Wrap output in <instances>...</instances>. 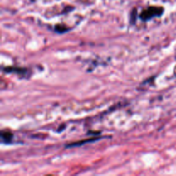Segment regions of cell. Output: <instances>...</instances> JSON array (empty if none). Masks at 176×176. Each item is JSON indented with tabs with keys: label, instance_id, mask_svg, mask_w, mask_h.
Returning a JSON list of instances; mask_svg holds the SVG:
<instances>
[{
	"label": "cell",
	"instance_id": "cell-3",
	"mask_svg": "<svg viewBox=\"0 0 176 176\" xmlns=\"http://www.w3.org/2000/svg\"><path fill=\"white\" fill-rule=\"evenodd\" d=\"M13 134L7 131H3L1 132V140L3 143H10L12 141Z\"/></svg>",
	"mask_w": 176,
	"mask_h": 176
},
{
	"label": "cell",
	"instance_id": "cell-1",
	"mask_svg": "<svg viewBox=\"0 0 176 176\" xmlns=\"http://www.w3.org/2000/svg\"><path fill=\"white\" fill-rule=\"evenodd\" d=\"M163 13L162 7H149L143 11L140 15V18L143 21H148L155 17H160Z\"/></svg>",
	"mask_w": 176,
	"mask_h": 176
},
{
	"label": "cell",
	"instance_id": "cell-2",
	"mask_svg": "<svg viewBox=\"0 0 176 176\" xmlns=\"http://www.w3.org/2000/svg\"><path fill=\"white\" fill-rule=\"evenodd\" d=\"M100 138H89V139H86V140H83V141H79V142H76V143H72L71 144L66 145V148L68 147H76V146H81V145L85 144L87 143H91L93 141H97L99 140Z\"/></svg>",
	"mask_w": 176,
	"mask_h": 176
},
{
	"label": "cell",
	"instance_id": "cell-4",
	"mask_svg": "<svg viewBox=\"0 0 176 176\" xmlns=\"http://www.w3.org/2000/svg\"><path fill=\"white\" fill-rule=\"evenodd\" d=\"M55 30L58 33H65V32L68 30V28H66V27L63 26V25H58V26L55 27Z\"/></svg>",
	"mask_w": 176,
	"mask_h": 176
},
{
	"label": "cell",
	"instance_id": "cell-5",
	"mask_svg": "<svg viewBox=\"0 0 176 176\" xmlns=\"http://www.w3.org/2000/svg\"><path fill=\"white\" fill-rule=\"evenodd\" d=\"M131 22L132 23V24H134L135 21H136V11H135V10L132 11V14H131Z\"/></svg>",
	"mask_w": 176,
	"mask_h": 176
}]
</instances>
